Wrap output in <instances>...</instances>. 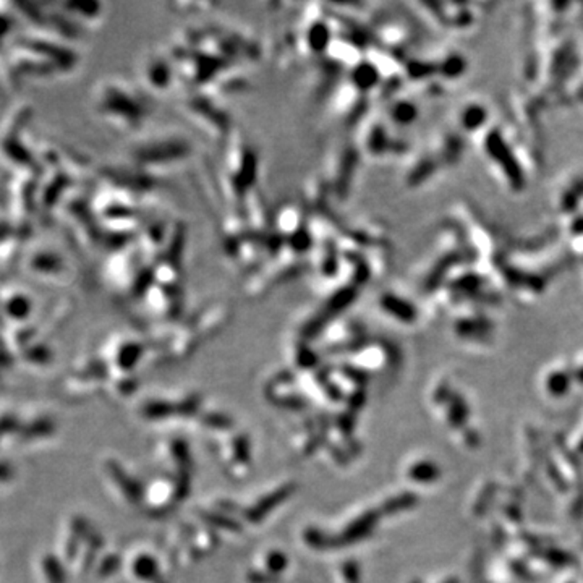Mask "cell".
I'll return each instance as SVG.
<instances>
[{
  "instance_id": "3957f363",
  "label": "cell",
  "mask_w": 583,
  "mask_h": 583,
  "mask_svg": "<svg viewBox=\"0 0 583 583\" xmlns=\"http://www.w3.org/2000/svg\"><path fill=\"white\" fill-rule=\"evenodd\" d=\"M174 411V407L169 404H164V402H156V404H149L144 407V415L148 418H165V416H170Z\"/></svg>"
},
{
  "instance_id": "6da1fadb",
  "label": "cell",
  "mask_w": 583,
  "mask_h": 583,
  "mask_svg": "<svg viewBox=\"0 0 583 583\" xmlns=\"http://www.w3.org/2000/svg\"><path fill=\"white\" fill-rule=\"evenodd\" d=\"M292 490H294L292 486H285V487H280L279 491L273 492V494L266 496L258 506L253 507L251 510H248V514H246V515H248V519L251 522H258V520L263 519V517L268 514L269 510H273L275 506L280 504V502H282L284 499H287V497L292 494Z\"/></svg>"
},
{
  "instance_id": "7a4b0ae2",
  "label": "cell",
  "mask_w": 583,
  "mask_h": 583,
  "mask_svg": "<svg viewBox=\"0 0 583 583\" xmlns=\"http://www.w3.org/2000/svg\"><path fill=\"white\" fill-rule=\"evenodd\" d=\"M135 574H137L139 579L144 580L153 579L154 575H158V564L148 556L139 557V559L135 562Z\"/></svg>"
},
{
  "instance_id": "5b68a950",
  "label": "cell",
  "mask_w": 583,
  "mask_h": 583,
  "mask_svg": "<svg viewBox=\"0 0 583 583\" xmlns=\"http://www.w3.org/2000/svg\"><path fill=\"white\" fill-rule=\"evenodd\" d=\"M269 569L273 572H279L280 569H284L285 566H287V559L282 554H279V552H274V554H271V559H269Z\"/></svg>"
},
{
  "instance_id": "277c9868",
  "label": "cell",
  "mask_w": 583,
  "mask_h": 583,
  "mask_svg": "<svg viewBox=\"0 0 583 583\" xmlns=\"http://www.w3.org/2000/svg\"><path fill=\"white\" fill-rule=\"evenodd\" d=\"M114 469V475H115V478H117L119 481H120V485L123 486V490L127 491V494L132 497V499H137V497L139 496V490H138V485L137 483H133V481H130V480H127V476L123 475V471L119 469V467H112Z\"/></svg>"
}]
</instances>
